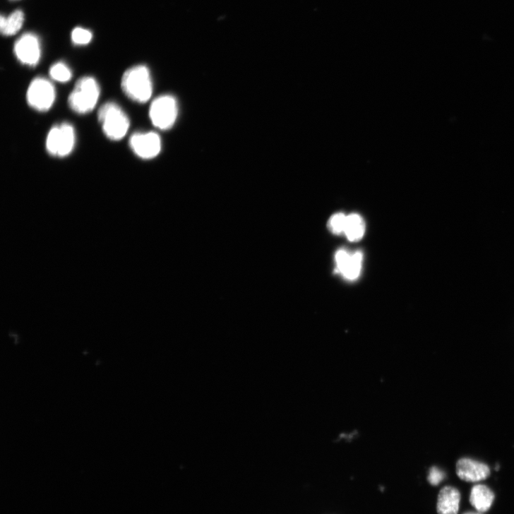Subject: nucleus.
<instances>
[{"instance_id": "obj_1", "label": "nucleus", "mask_w": 514, "mask_h": 514, "mask_svg": "<svg viewBox=\"0 0 514 514\" xmlns=\"http://www.w3.org/2000/svg\"><path fill=\"white\" fill-rule=\"evenodd\" d=\"M121 86L124 93L131 100L140 103L147 102L153 91L149 69L145 66H138L127 70L122 76Z\"/></svg>"}, {"instance_id": "obj_2", "label": "nucleus", "mask_w": 514, "mask_h": 514, "mask_svg": "<svg viewBox=\"0 0 514 514\" xmlns=\"http://www.w3.org/2000/svg\"><path fill=\"white\" fill-rule=\"evenodd\" d=\"M98 119L106 137L119 141L126 135L131 121L126 113L115 102H107L98 112Z\"/></svg>"}, {"instance_id": "obj_3", "label": "nucleus", "mask_w": 514, "mask_h": 514, "mask_svg": "<svg viewBox=\"0 0 514 514\" xmlns=\"http://www.w3.org/2000/svg\"><path fill=\"white\" fill-rule=\"evenodd\" d=\"M100 95V88L92 77H83L76 83L68 98L71 108L76 113L85 114L96 107Z\"/></svg>"}, {"instance_id": "obj_4", "label": "nucleus", "mask_w": 514, "mask_h": 514, "mask_svg": "<svg viewBox=\"0 0 514 514\" xmlns=\"http://www.w3.org/2000/svg\"><path fill=\"white\" fill-rule=\"evenodd\" d=\"M76 145V132L72 124L64 122L54 125L49 131L47 141V153L56 157L70 155Z\"/></svg>"}, {"instance_id": "obj_5", "label": "nucleus", "mask_w": 514, "mask_h": 514, "mask_svg": "<svg viewBox=\"0 0 514 514\" xmlns=\"http://www.w3.org/2000/svg\"><path fill=\"white\" fill-rule=\"evenodd\" d=\"M56 98L55 89L48 80L37 78L32 81L27 92L28 104L34 109L45 112L52 107Z\"/></svg>"}, {"instance_id": "obj_6", "label": "nucleus", "mask_w": 514, "mask_h": 514, "mask_svg": "<svg viewBox=\"0 0 514 514\" xmlns=\"http://www.w3.org/2000/svg\"><path fill=\"white\" fill-rule=\"evenodd\" d=\"M177 116V104L172 96L159 97L152 103L150 117L153 125L160 130H169L174 125Z\"/></svg>"}, {"instance_id": "obj_7", "label": "nucleus", "mask_w": 514, "mask_h": 514, "mask_svg": "<svg viewBox=\"0 0 514 514\" xmlns=\"http://www.w3.org/2000/svg\"><path fill=\"white\" fill-rule=\"evenodd\" d=\"M14 52L18 59L25 66H36L41 56L38 37L32 33L23 35L16 41Z\"/></svg>"}, {"instance_id": "obj_8", "label": "nucleus", "mask_w": 514, "mask_h": 514, "mask_svg": "<svg viewBox=\"0 0 514 514\" xmlns=\"http://www.w3.org/2000/svg\"><path fill=\"white\" fill-rule=\"evenodd\" d=\"M128 143L133 153L143 160L156 157L162 149L160 137L155 133H135Z\"/></svg>"}, {"instance_id": "obj_9", "label": "nucleus", "mask_w": 514, "mask_h": 514, "mask_svg": "<svg viewBox=\"0 0 514 514\" xmlns=\"http://www.w3.org/2000/svg\"><path fill=\"white\" fill-rule=\"evenodd\" d=\"M457 474L463 481L477 482L487 479L491 472L486 465L464 458L459 460L457 464Z\"/></svg>"}, {"instance_id": "obj_10", "label": "nucleus", "mask_w": 514, "mask_h": 514, "mask_svg": "<svg viewBox=\"0 0 514 514\" xmlns=\"http://www.w3.org/2000/svg\"><path fill=\"white\" fill-rule=\"evenodd\" d=\"M362 259L361 251L350 254L345 250H340L336 254L338 270L345 278L350 280H354L359 276Z\"/></svg>"}, {"instance_id": "obj_11", "label": "nucleus", "mask_w": 514, "mask_h": 514, "mask_svg": "<svg viewBox=\"0 0 514 514\" xmlns=\"http://www.w3.org/2000/svg\"><path fill=\"white\" fill-rule=\"evenodd\" d=\"M461 494L452 486L443 488L438 497L437 512L438 514H458Z\"/></svg>"}, {"instance_id": "obj_12", "label": "nucleus", "mask_w": 514, "mask_h": 514, "mask_svg": "<svg viewBox=\"0 0 514 514\" xmlns=\"http://www.w3.org/2000/svg\"><path fill=\"white\" fill-rule=\"evenodd\" d=\"M495 498L493 491L486 486H474L470 494L471 504L481 513L489 510Z\"/></svg>"}, {"instance_id": "obj_13", "label": "nucleus", "mask_w": 514, "mask_h": 514, "mask_svg": "<svg viewBox=\"0 0 514 514\" xmlns=\"http://www.w3.org/2000/svg\"><path fill=\"white\" fill-rule=\"evenodd\" d=\"M24 20V13L20 10L16 11L8 18L2 16L0 18V30L6 36L14 35L20 30Z\"/></svg>"}, {"instance_id": "obj_14", "label": "nucleus", "mask_w": 514, "mask_h": 514, "mask_svg": "<svg viewBox=\"0 0 514 514\" xmlns=\"http://www.w3.org/2000/svg\"><path fill=\"white\" fill-rule=\"evenodd\" d=\"M365 232V222L363 218L357 214L347 216L345 234L350 241H357L361 239Z\"/></svg>"}, {"instance_id": "obj_15", "label": "nucleus", "mask_w": 514, "mask_h": 514, "mask_svg": "<svg viewBox=\"0 0 514 514\" xmlns=\"http://www.w3.org/2000/svg\"><path fill=\"white\" fill-rule=\"evenodd\" d=\"M50 78L59 83H66L69 82L73 74L71 69L63 62H56L49 69Z\"/></svg>"}, {"instance_id": "obj_16", "label": "nucleus", "mask_w": 514, "mask_h": 514, "mask_svg": "<svg viewBox=\"0 0 514 514\" xmlns=\"http://www.w3.org/2000/svg\"><path fill=\"white\" fill-rule=\"evenodd\" d=\"M347 216L343 213H338L333 215L329 222L328 227L333 233L340 234L345 232Z\"/></svg>"}, {"instance_id": "obj_17", "label": "nucleus", "mask_w": 514, "mask_h": 514, "mask_svg": "<svg viewBox=\"0 0 514 514\" xmlns=\"http://www.w3.org/2000/svg\"><path fill=\"white\" fill-rule=\"evenodd\" d=\"M92 39V32L82 28H77L72 32V40L76 44H88L91 42Z\"/></svg>"}, {"instance_id": "obj_18", "label": "nucleus", "mask_w": 514, "mask_h": 514, "mask_svg": "<svg viewBox=\"0 0 514 514\" xmlns=\"http://www.w3.org/2000/svg\"><path fill=\"white\" fill-rule=\"evenodd\" d=\"M445 478V474L436 467L431 468L428 477L429 482L433 486L438 485Z\"/></svg>"}, {"instance_id": "obj_19", "label": "nucleus", "mask_w": 514, "mask_h": 514, "mask_svg": "<svg viewBox=\"0 0 514 514\" xmlns=\"http://www.w3.org/2000/svg\"><path fill=\"white\" fill-rule=\"evenodd\" d=\"M465 514H480V513H465Z\"/></svg>"}]
</instances>
